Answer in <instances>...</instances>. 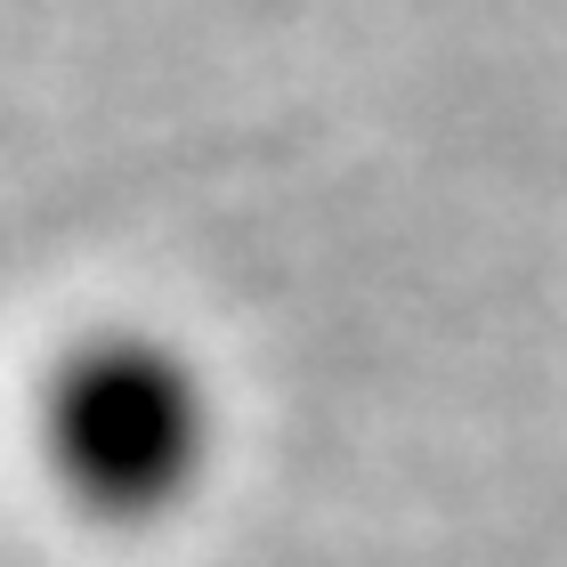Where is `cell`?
Segmentation results:
<instances>
[{"label": "cell", "mask_w": 567, "mask_h": 567, "mask_svg": "<svg viewBox=\"0 0 567 567\" xmlns=\"http://www.w3.org/2000/svg\"><path fill=\"white\" fill-rule=\"evenodd\" d=\"M41 454L90 519H163L212 462V398L171 341L106 332L49 373Z\"/></svg>", "instance_id": "obj_1"}]
</instances>
